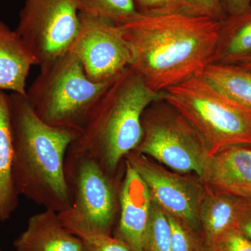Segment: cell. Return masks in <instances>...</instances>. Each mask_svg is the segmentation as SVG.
<instances>
[{
  "label": "cell",
  "mask_w": 251,
  "mask_h": 251,
  "mask_svg": "<svg viewBox=\"0 0 251 251\" xmlns=\"http://www.w3.org/2000/svg\"><path fill=\"white\" fill-rule=\"evenodd\" d=\"M221 23L184 11L140 12L120 27L131 51L130 67L161 93L201 75L213 62Z\"/></svg>",
  "instance_id": "6da1fadb"
},
{
  "label": "cell",
  "mask_w": 251,
  "mask_h": 251,
  "mask_svg": "<svg viewBox=\"0 0 251 251\" xmlns=\"http://www.w3.org/2000/svg\"><path fill=\"white\" fill-rule=\"evenodd\" d=\"M14 138L12 174L18 194L59 213L70 205L64 174L68 150L80 132L52 126L36 115L27 96L10 94Z\"/></svg>",
  "instance_id": "7a4b0ae2"
},
{
  "label": "cell",
  "mask_w": 251,
  "mask_h": 251,
  "mask_svg": "<svg viewBox=\"0 0 251 251\" xmlns=\"http://www.w3.org/2000/svg\"><path fill=\"white\" fill-rule=\"evenodd\" d=\"M162 99V92L151 90L133 68H127L105 91L69 148L117 175L123 159L141 141L144 112Z\"/></svg>",
  "instance_id": "3957f363"
},
{
  "label": "cell",
  "mask_w": 251,
  "mask_h": 251,
  "mask_svg": "<svg viewBox=\"0 0 251 251\" xmlns=\"http://www.w3.org/2000/svg\"><path fill=\"white\" fill-rule=\"evenodd\" d=\"M113 81L91 80L78 58L69 51L40 66V73L27 89L26 96L42 121L52 126L80 132Z\"/></svg>",
  "instance_id": "277c9868"
},
{
  "label": "cell",
  "mask_w": 251,
  "mask_h": 251,
  "mask_svg": "<svg viewBox=\"0 0 251 251\" xmlns=\"http://www.w3.org/2000/svg\"><path fill=\"white\" fill-rule=\"evenodd\" d=\"M70 205L57 213L69 232L82 241L100 235H112L120 194L115 176L95 158L69 148L64 164Z\"/></svg>",
  "instance_id": "5b68a950"
},
{
  "label": "cell",
  "mask_w": 251,
  "mask_h": 251,
  "mask_svg": "<svg viewBox=\"0 0 251 251\" xmlns=\"http://www.w3.org/2000/svg\"><path fill=\"white\" fill-rule=\"evenodd\" d=\"M163 99L202 135L210 156L225 147L251 145V111L225 97L202 75L170 87Z\"/></svg>",
  "instance_id": "8992f818"
},
{
  "label": "cell",
  "mask_w": 251,
  "mask_h": 251,
  "mask_svg": "<svg viewBox=\"0 0 251 251\" xmlns=\"http://www.w3.org/2000/svg\"><path fill=\"white\" fill-rule=\"evenodd\" d=\"M142 126L143 137L135 150L176 173H195L201 177L210 150L176 109L163 99L153 102L144 112Z\"/></svg>",
  "instance_id": "52a82bcc"
},
{
  "label": "cell",
  "mask_w": 251,
  "mask_h": 251,
  "mask_svg": "<svg viewBox=\"0 0 251 251\" xmlns=\"http://www.w3.org/2000/svg\"><path fill=\"white\" fill-rule=\"evenodd\" d=\"M79 28L75 0H25L16 31L40 67L69 52Z\"/></svg>",
  "instance_id": "ba28073f"
},
{
  "label": "cell",
  "mask_w": 251,
  "mask_h": 251,
  "mask_svg": "<svg viewBox=\"0 0 251 251\" xmlns=\"http://www.w3.org/2000/svg\"><path fill=\"white\" fill-rule=\"evenodd\" d=\"M80 28L69 51L94 82H112L132 62L129 45L120 26L101 18L79 13Z\"/></svg>",
  "instance_id": "9c48e42d"
},
{
  "label": "cell",
  "mask_w": 251,
  "mask_h": 251,
  "mask_svg": "<svg viewBox=\"0 0 251 251\" xmlns=\"http://www.w3.org/2000/svg\"><path fill=\"white\" fill-rule=\"evenodd\" d=\"M148 186L151 200L166 214L183 220L201 230L200 207L204 186L152 162L137 150L125 157Z\"/></svg>",
  "instance_id": "30bf717a"
},
{
  "label": "cell",
  "mask_w": 251,
  "mask_h": 251,
  "mask_svg": "<svg viewBox=\"0 0 251 251\" xmlns=\"http://www.w3.org/2000/svg\"><path fill=\"white\" fill-rule=\"evenodd\" d=\"M151 200L141 176L125 160V171L120 192V219L113 237L130 251H143L144 234L148 227Z\"/></svg>",
  "instance_id": "8fae6325"
},
{
  "label": "cell",
  "mask_w": 251,
  "mask_h": 251,
  "mask_svg": "<svg viewBox=\"0 0 251 251\" xmlns=\"http://www.w3.org/2000/svg\"><path fill=\"white\" fill-rule=\"evenodd\" d=\"M205 187L238 196L251 184V145L225 147L209 156L201 176Z\"/></svg>",
  "instance_id": "7c38bea8"
},
{
  "label": "cell",
  "mask_w": 251,
  "mask_h": 251,
  "mask_svg": "<svg viewBox=\"0 0 251 251\" xmlns=\"http://www.w3.org/2000/svg\"><path fill=\"white\" fill-rule=\"evenodd\" d=\"M83 241L63 226L58 214L44 209L34 214L11 251H82Z\"/></svg>",
  "instance_id": "4fadbf2b"
},
{
  "label": "cell",
  "mask_w": 251,
  "mask_h": 251,
  "mask_svg": "<svg viewBox=\"0 0 251 251\" xmlns=\"http://www.w3.org/2000/svg\"><path fill=\"white\" fill-rule=\"evenodd\" d=\"M35 59L16 30L0 20V90L27 95L26 82Z\"/></svg>",
  "instance_id": "5bb4252c"
},
{
  "label": "cell",
  "mask_w": 251,
  "mask_h": 251,
  "mask_svg": "<svg viewBox=\"0 0 251 251\" xmlns=\"http://www.w3.org/2000/svg\"><path fill=\"white\" fill-rule=\"evenodd\" d=\"M242 201V197L216 192L204 186L199 216L206 245L219 244L225 234L237 229Z\"/></svg>",
  "instance_id": "9a60e30c"
},
{
  "label": "cell",
  "mask_w": 251,
  "mask_h": 251,
  "mask_svg": "<svg viewBox=\"0 0 251 251\" xmlns=\"http://www.w3.org/2000/svg\"><path fill=\"white\" fill-rule=\"evenodd\" d=\"M14 138L10 95L0 90V221H7L16 210L19 195L13 179Z\"/></svg>",
  "instance_id": "2e32d148"
},
{
  "label": "cell",
  "mask_w": 251,
  "mask_h": 251,
  "mask_svg": "<svg viewBox=\"0 0 251 251\" xmlns=\"http://www.w3.org/2000/svg\"><path fill=\"white\" fill-rule=\"evenodd\" d=\"M251 56V9L221 23L212 63L236 64Z\"/></svg>",
  "instance_id": "e0dca14e"
},
{
  "label": "cell",
  "mask_w": 251,
  "mask_h": 251,
  "mask_svg": "<svg viewBox=\"0 0 251 251\" xmlns=\"http://www.w3.org/2000/svg\"><path fill=\"white\" fill-rule=\"evenodd\" d=\"M225 97L251 111V70L234 64L211 63L201 74Z\"/></svg>",
  "instance_id": "ac0fdd59"
},
{
  "label": "cell",
  "mask_w": 251,
  "mask_h": 251,
  "mask_svg": "<svg viewBox=\"0 0 251 251\" xmlns=\"http://www.w3.org/2000/svg\"><path fill=\"white\" fill-rule=\"evenodd\" d=\"M79 13L101 18L120 26L136 17L134 0H75Z\"/></svg>",
  "instance_id": "d6986e66"
},
{
  "label": "cell",
  "mask_w": 251,
  "mask_h": 251,
  "mask_svg": "<svg viewBox=\"0 0 251 251\" xmlns=\"http://www.w3.org/2000/svg\"><path fill=\"white\" fill-rule=\"evenodd\" d=\"M143 251H172L171 226L168 215L153 201L144 234Z\"/></svg>",
  "instance_id": "ffe728a7"
},
{
  "label": "cell",
  "mask_w": 251,
  "mask_h": 251,
  "mask_svg": "<svg viewBox=\"0 0 251 251\" xmlns=\"http://www.w3.org/2000/svg\"><path fill=\"white\" fill-rule=\"evenodd\" d=\"M167 215L171 226L172 251H204L205 242L201 230L193 228L183 220Z\"/></svg>",
  "instance_id": "44dd1931"
},
{
  "label": "cell",
  "mask_w": 251,
  "mask_h": 251,
  "mask_svg": "<svg viewBox=\"0 0 251 251\" xmlns=\"http://www.w3.org/2000/svg\"><path fill=\"white\" fill-rule=\"evenodd\" d=\"M184 12L195 16H204L222 22L226 17L220 0H184Z\"/></svg>",
  "instance_id": "7402d4cb"
},
{
  "label": "cell",
  "mask_w": 251,
  "mask_h": 251,
  "mask_svg": "<svg viewBox=\"0 0 251 251\" xmlns=\"http://www.w3.org/2000/svg\"><path fill=\"white\" fill-rule=\"evenodd\" d=\"M140 12L161 14L184 11V0H134Z\"/></svg>",
  "instance_id": "603a6c76"
},
{
  "label": "cell",
  "mask_w": 251,
  "mask_h": 251,
  "mask_svg": "<svg viewBox=\"0 0 251 251\" xmlns=\"http://www.w3.org/2000/svg\"><path fill=\"white\" fill-rule=\"evenodd\" d=\"M82 251H130L128 247L112 235H100L83 240Z\"/></svg>",
  "instance_id": "cb8c5ba5"
},
{
  "label": "cell",
  "mask_w": 251,
  "mask_h": 251,
  "mask_svg": "<svg viewBox=\"0 0 251 251\" xmlns=\"http://www.w3.org/2000/svg\"><path fill=\"white\" fill-rule=\"evenodd\" d=\"M224 251H251V242L237 229L225 234L219 242Z\"/></svg>",
  "instance_id": "d4e9b609"
},
{
  "label": "cell",
  "mask_w": 251,
  "mask_h": 251,
  "mask_svg": "<svg viewBox=\"0 0 251 251\" xmlns=\"http://www.w3.org/2000/svg\"><path fill=\"white\" fill-rule=\"evenodd\" d=\"M237 229L251 242V198H242Z\"/></svg>",
  "instance_id": "484cf974"
},
{
  "label": "cell",
  "mask_w": 251,
  "mask_h": 251,
  "mask_svg": "<svg viewBox=\"0 0 251 251\" xmlns=\"http://www.w3.org/2000/svg\"><path fill=\"white\" fill-rule=\"evenodd\" d=\"M227 16L242 14L251 9V0H220Z\"/></svg>",
  "instance_id": "4316f807"
},
{
  "label": "cell",
  "mask_w": 251,
  "mask_h": 251,
  "mask_svg": "<svg viewBox=\"0 0 251 251\" xmlns=\"http://www.w3.org/2000/svg\"><path fill=\"white\" fill-rule=\"evenodd\" d=\"M239 197L244 198H251V184L248 186L247 187L244 188L238 195Z\"/></svg>",
  "instance_id": "83f0119b"
},
{
  "label": "cell",
  "mask_w": 251,
  "mask_h": 251,
  "mask_svg": "<svg viewBox=\"0 0 251 251\" xmlns=\"http://www.w3.org/2000/svg\"><path fill=\"white\" fill-rule=\"evenodd\" d=\"M234 65L239 66V67L244 68V69H250L251 70V56L249 58L244 59L242 62Z\"/></svg>",
  "instance_id": "f1b7e54d"
},
{
  "label": "cell",
  "mask_w": 251,
  "mask_h": 251,
  "mask_svg": "<svg viewBox=\"0 0 251 251\" xmlns=\"http://www.w3.org/2000/svg\"><path fill=\"white\" fill-rule=\"evenodd\" d=\"M204 251H224L223 250L220 244H212V245H206Z\"/></svg>",
  "instance_id": "f546056e"
},
{
  "label": "cell",
  "mask_w": 251,
  "mask_h": 251,
  "mask_svg": "<svg viewBox=\"0 0 251 251\" xmlns=\"http://www.w3.org/2000/svg\"><path fill=\"white\" fill-rule=\"evenodd\" d=\"M0 251H1V250H0Z\"/></svg>",
  "instance_id": "4dcf8cb0"
}]
</instances>
